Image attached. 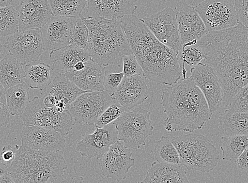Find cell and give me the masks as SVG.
Masks as SVG:
<instances>
[{"label": "cell", "instance_id": "1", "mask_svg": "<svg viewBox=\"0 0 248 183\" xmlns=\"http://www.w3.org/2000/svg\"><path fill=\"white\" fill-rule=\"evenodd\" d=\"M204 60L213 67L221 82L227 106L248 84V29L242 23L209 33L198 42Z\"/></svg>", "mask_w": 248, "mask_h": 183}, {"label": "cell", "instance_id": "2", "mask_svg": "<svg viewBox=\"0 0 248 183\" xmlns=\"http://www.w3.org/2000/svg\"><path fill=\"white\" fill-rule=\"evenodd\" d=\"M119 20L145 79L158 85L170 86L182 78L179 55L161 43L142 19L132 15Z\"/></svg>", "mask_w": 248, "mask_h": 183}, {"label": "cell", "instance_id": "3", "mask_svg": "<svg viewBox=\"0 0 248 183\" xmlns=\"http://www.w3.org/2000/svg\"><path fill=\"white\" fill-rule=\"evenodd\" d=\"M160 103L167 115L164 127L169 132L192 133L202 129L212 116L203 94L190 77L165 88Z\"/></svg>", "mask_w": 248, "mask_h": 183}, {"label": "cell", "instance_id": "4", "mask_svg": "<svg viewBox=\"0 0 248 183\" xmlns=\"http://www.w3.org/2000/svg\"><path fill=\"white\" fill-rule=\"evenodd\" d=\"M67 168L63 150H37L22 143L8 172L16 183H61Z\"/></svg>", "mask_w": 248, "mask_h": 183}, {"label": "cell", "instance_id": "5", "mask_svg": "<svg viewBox=\"0 0 248 183\" xmlns=\"http://www.w3.org/2000/svg\"><path fill=\"white\" fill-rule=\"evenodd\" d=\"M79 17L89 31L88 51L91 61L104 67L109 65L121 67L124 57L133 54L119 19Z\"/></svg>", "mask_w": 248, "mask_h": 183}, {"label": "cell", "instance_id": "6", "mask_svg": "<svg viewBox=\"0 0 248 183\" xmlns=\"http://www.w3.org/2000/svg\"><path fill=\"white\" fill-rule=\"evenodd\" d=\"M171 141L178 152L182 165L187 171L210 173L219 161V152L204 135H181Z\"/></svg>", "mask_w": 248, "mask_h": 183}, {"label": "cell", "instance_id": "7", "mask_svg": "<svg viewBox=\"0 0 248 183\" xmlns=\"http://www.w3.org/2000/svg\"><path fill=\"white\" fill-rule=\"evenodd\" d=\"M151 112L142 108L126 112L114 121L119 140L127 149L135 150L146 145V140L154 131Z\"/></svg>", "mask_w": 248, "mask_h": 183}, {"label": "cell", "instance_id": "8", "mask_svg": "<svg viewBox=\"0 0 248 183\" xmlns=\"http://www.w3.org/2000/svg\"><path fill=\"white\" fill-rule=\"evenodd\" d=\"M23 126H35L58 132L66 136L72 131L74 118L68 110L57 114L54 108L46 107L42 99L35 97L21 116Z\"/></svg>", "mask_w": 248, "mask_h": 183}, {"label": "cell", "instance_id": "9", "mask_svg": "<svg viewBox=\"0 0 248 183\" xmlns=\"http://www.w3.org/2000/svg\"><path fill=\"white\" fill-rule=\"evenodd\" d=\"M194 8L204 23L207 33L237 26L240 22L233 0H204Z\"/></svg>", "mask_w": 248, "mask_h": 183}, {"label": "cell", "instance_id": "10", "mask_svg": "<svg viewBox=\"0 0 248 183\" xmlns=\"http://www.w3.org/2000/svg\"><path fill=\"white\" fill-rule=\"evenodd\" d=\"M190 72V78L203 94L213 116L224 105L223 88L215 68L203 60Z\"/></svg>", "mask_w": 248, "mask_h": 183}, {"label": "cell", "instance_id": "11", "mask_svg": "<svg viewBox=\"0 0 248 183\" xmlns=\"http://www.w3.org/2000/svg\"><path fill=\"white\" fill-rule=\"evenodd\" d=\"M147 28L163 44L178 55L182 49L176 12L167 7L142 19Z\"/></svg>", "mask_w": 248, "mask_h": 183}, {"label": "cell", "instance_id": "12", "mask_svg": "<svg viewBox=\"0 0 248 183\" xmlns=\"http://www.w3.org/2000/svg\"><path fill=\"white\" fill-rule=\"evenodd\" d=\"M3 47L22 66L37 62L45 51L40 29L17 32L8 38Z\"/></svg>", "mask_w": 248, "mask_h": 183}, {"label": "cell", "instance_id": "13", "mask_svg": "<svg viewBox=\"0 0 248 183\" xmlns=\"http://www.w3.org/2000/svg\"><path fill=\"white\" fill-rule=\"evenodd\" d=\"M112 101L113 97L105 91L86 92L77 98L68 110L75 121L94 127Z\"/></svg>", "mask_w": 248, "mask_h": 183}, {"label": "cell", "instance_id": "14", "mask_svg": "<svg viewBox=\"0 0 248 183\" xmlns=\"http://www.w3.org/2000/svg\"><path fill=\"white\" fill-rule=\"evenodd\" d=\"M132 153L121 141L112 145L108 151L100 159V166L106 179L121 182L127 178L130 168L135 164Z\"/></svg>", "mask_w": 248, "mask_h": 183}, {"label": "cell", "instance_id": "15", "mask_svg": "<svg viewBox=\"0 0 248 183\" xmlns=\"http://www.w3.org/2000/svg\"><path fill=\"white\" fill-rule=\"evenodd\" d=\"M95 128L93 133L82 135V139L76 145V151L82 157L100 159L119 140L114 122L102 128Z\"/></svg>", "mask_w": 248, "mask_h": 183}, {"label": "cell", "instance_id": "16", "mask_svg": "<svg viewBox=\"0 0 248 183\" xmlns=\"http://www.w3.org/2000/svg\"><path fill=\"white\" fill-rule=\"evenodd\" d=\"M78 19L53 15L40 29L45 51L55 50L69 45Z\"/></svg>", "mask_w": 248, "mask_h": 183}, {"label": "cell", "instance_id": "17", "mask_svg": "<svg viewBox=\"0 0 248 183\" xmlns=\"http://www.w3.org/2000/svg\"><path fill=\"white\" fill-rule=\"evenodd\" d=\"M21 137L22 143L37 150L57 151L62 150L66 146L64 135L38 126H23Z\"/></svg>", "mask_w": 248, "mask_h": 183}, {"label": "cell", "instance_id": "18", "mask_svg": "<svg viewBox=\"0 0 248 183\" xmlns=\"http://www.w3.org/2000/svg\"><path fill=\"white\" fill-rule=\"evenodd\" d=\"M16 10L19 32L41 29L53 16L48 0H24Z\"/></svg>", "mask_w": 248, "mask_h": 183}, {"label": "cell", "instance_id": "19", "mask_svg": "<svg viewBox=\"0 0 248 183\" xmlns=\"http://www.w3.org/2000/svg\"><path fill=\"white\" fill-rule=\"evenodd\" d=\"M149 95L144 76L137 75L124 76L113 98L129 110L143 103Z\"/></svg>", "mask_w": 248, "mask_h": 183}, {"label": "cell", "instance_id": "20", "mask_svg": "<svg viewBox=\"0 0 248 183\" xmlns=\"http://www.w3.org/2000/svg\"><path fill=\"white\" fill-rule=\"evenodd\" d=\"M176 14L182 46L197 44L207 34L204 23L194 7L185 3Z\"/></svg>", "mask_w": 248, "mask_h": 183}, {"label": "cell", "instance_id": "21", "mask_svg": "<svg viewBox=\"0 0 248 183\" xmlns=\"http://www.w3.org/2000/svg\"><path fill=\"white\" fill-rule=\"evenodd\" d=\"M139 0H87L88 18L103 17L119 19L127 15H134Z\"/></svg>", "mask_w": 248, "mask_h": 183}, {"label": "cell", "instance_id": "22", "mask_svg": "<svg viewBox=\"0 0 248 183\" xmlns=\"http://www.w3.org/2000/svg\"><path fill=\"white\" fill-rule=\"evenodd\" d=\"M44 95L54 97L56 103L54 108L57 114L68 110L69 105L81 94V90L71 82L64 74L59 72L51 83L43 90Z\"/></svg>", "mask_w": 248, "mask_h": 183}, {"label": "cell", "instance_id": "23", "mask_svg": "<svg viewBox=\"0 0 248 183\" xmlns=\"http://www.w3.org/2000/svg\"><path fill=\"white\" fill-rule=\"evenodd\" d=\"M85 63L84 69L64 73L65 76L79 89L85 92L104 91L103 79L105 67L92 61Z\"/></svg>", "mask_w": 248, "mask_h": 183}, {"label": "cell", "instance_id": "24", "mask_svg": "<svg viewBox=\"0 0 248 183\" xmlns=\"http://www.w3.org/2000/svg\"><path fill=\"white\" fill-rule=\"evenodd\" d=\"M182 165L153 163L147 170L144 183H190Z\"/></svg>", "mask_w": 248, "mask_h": 183}, {"label": "cell", "instance_id": "25", "mask_svg": "<svg viewBox=\"0 0 248 183\" xmlns=\"http://www.w3.org/2000/svg\"><path fill=\"white\" fill-rule=\"evenodd\" d=\"M52 69L62 72L72 71L75 65L79 62L91 61L89 52L72 45L52 50L50 53Z\"/></svg>", "mask_w": 248, "mask_h": 183}, {"label": "cell", "instance_id": "26", "mask_svg": "<svg viewBox=\"0 0 248 183\" xmlns=\"http://www.w3.org/2000/svg\"><path fill=\"white\" fill-rule=\"evenodd\" d=\"M218 131L222 137L243 135L248 137V112L224 111L218 119Z\"/></svg>", "mask_w": 248, "mask_h": 183}, {"label": "cell", "instance_id": "27", "mask_svg": "<svg viewBox=\"0 0 248 183\" xmlns=\"http://www.w3.org/2000/svg\"><path fill=\"white\" fill-rule=\"evenodd\" d=\"M25 78L22 65L10 53L0 61V84L5 89L23 83Z\"/></svg>", "mask_w": 248, "mask_h": 183}, {"label": "cell", "instance_id": "28", "mask_svg": "<svg viewBox=\"0 0 248 183\" xmlns=\"http://www.w3.org/2000/svg\"><path fill=\"white\" fill-rule=\"evenodd\" d=\"M26 73L25 82L32 89L43 91L52 81L49 65L44 62L36 65L26 64L23 67Z\"/></svg>", "mask_w": 248, "mask_h": 183}, {"label": "cell", "instance_id": "29", "mask_svg": "<svg viewBox=\"0 0 248 183\" xmlns=\"http://www.w3.org/2000/svg\"><path fill=\"white\" fill-rule=\"evenodd\" d=\"M30 88L24 82L6 89V99L11 115L21 116L24 113L31 102L29 94Z\"/></svg>", "mask_w": 248, "mask_h": 183}, {"label": "cell", "instance_id": "30", "mask_svg": "<svg viewBox=\"0 0 248 183\" xmlns=\"http://www.w3.org/2000/svg\"><path fill=\"white\" fill-rule=\"evenodd\" d=\"M221 144L223 160L237 164L239 157L248 147V137L243 135L222 137Z\"/></svg>", "mask_w": 248, "mask_h": 183}, {"label": "cell", "instance_id": "31", "mask_svg": "<svg viewBox=\"0 0 248 183\" xmlns=\"http://www.w3.org/2000/svg\"><path fill=\"white\" fill-rule=\"evenodd\" d=\"M53 15L79 17L87 0H48Z\"/></svg>", "mask_w": 248, "mask_h": 183}, {"label": "cell", "instance_id": "32", "mask_svg": "<svg viewBox=\"0 0 248 183\" xmlns=\"http://www.w3.org/2000/svg\"><path fill=\"white\" fill-rule=\"evenodd\" d=\"M154 153L158 163L182 165L178 151L171 140L166 136H162L155 144Z\"/></svg>", "mask_w": 248, "mask_h": 183}, {"label": "cell", "instance_id": "33", "mask_svg": "<svg viewBox=\"0 0 248 183\" xmlns=\"http://www.w3.org/2000/svg\"><path fill=\"white\" fill-rule=\"evenodd\" d=\"M19 32V15L13 6L0 8V38Z\"/></svg>", "mask_w": 248, "mask_h": 183}, {"label": "cell", "instance_id": "34", "mask_svg": "<svg viewBox=\"0 0 248 183\" xmlns=\"http://www.w3.org/2000/svg\"><path fill=\"white\" fill-rule=\"evenodd\" d=\"M180 54L179 60L185 67H193L205 59L204 52L197 44L183 46Z\"/></svg>", "mask_w": 248, "mask_h": 183}, {"label": "cell", "instance_id": "35", "mask_svg": "<svg viewBox=\"0 0 248 183\" xmlns=\"http://www.w3.org/2000/svg\"><path fill=\"white\" fill-rule=\"evenodd\" d=\"M127 111L116 100L113 98V101L98 118L94 127L104 128L115 121Z\"/></svg>", "mask_w": 248, "mask_h": 183}, {"label": "cell", "instance_id": "36", "mask_svg": "<svg viewBox=\"0 0 248 183\" xmlns=\"http://www.w3.org/2000/svg\"><path fill=\"white\" fill-rule=\"evenodd\" d=\"M89 42V31L84 21L79 17L70 37V45L88 51Z\"/></svg>", "mask_w": 248, "mask_h": 183}, {"label": "cell", "instance_id": "37", "mask_svg": "<svg viewBox=\"0 0 248 183\" xmlns=\"http://www.w3.org/2000/svg\"><path fill=\"white\" fill-rule=\"evenodd\" d=\"M226 110L248 112V84L236 94Z\"/></svg>", "mask_w": 248, "mask_h": 183}, {"label": "cell", "instance_id": "38", "mask_svg": "<svg viewBox=\"0 0 248 183\" xmlns=\"http://www.w3.org/2000/svg\"><path fill=\"white\" fill-rule=\"evenodd\" d=\"M123 73H113L109 71L105 72L103 85L105 91L113 97L119 88L124 78Z\"/></svg>", "mask_w": 248, "mask_h": 183}, {"label": "cell", "instance_id": "39", "mask_svg": "<svg viewBox=\"0 0 248 183\" xmlns=\"http://www.w3.org/2000/svg\"><path fill=\"white\" fill-rule=\"evenodd\" d=\"M123 64V73L124 76L143 75V70L134 54L124 57Z\"/></svg>", "mask_w": 248, "mask_h": 183}, {"label": "cell", "instance_id": "40", "mask_svg": "<svg viewBox=\"0 0 248 183\" xmlns=\"http://www.w3.org/2000/svg\"><path fill=\"white\" fill-rule=\"evenodd\" d=\"M10 116L6 99V89L0 84V128L7 125L10 121Z\"/></svg>", "mask_w": 248, "mask_h": 183}, {"label": "cell", "instance_id": "41", "mask_svg": "<svg viewBox=\"0 0 248 183\" xmlns=\"http://www.w3.org/2000/svg\"><path fill=\"white\" fill-rule=\"evenodd\" d=\"M239 22L248 29V0H233Z\"/></svg>", "mask_w": 248, "mask_h": 183}, {"label": "cell", "instance_id": "42", "mask_svg": "<svg viewBox=\"0 0 248 183\" xmlns=\"http://www.w3.org/2000/svg\"><path fill=\"white\" fill-rule=\"evenodd\" d=\"M19 147V146L17 145H16L15 148L11 145L5 146L0 154V162L7 165L9 167L12 163L14 162L16 152Z\"/></svg>", "mask_w": 248, "mask_h": 183}, {"label": "cell", "instance_id": "43", "mask_svg": "<svg viewBox=\"0 0 248 183\" xmlns=\"http://www.w3.org/2000/svg\"><path fill=\"white\" fill-rule=\"evenodd\" d=\"M237 164L242 170L248 171V147L239 157Z\"/></svg>", "mask_w": 248, "mask_h": 183}, {"label": "cell", "instance_id": "44", "mask_svg": "<svg viewBox=\"0 0 248 183\" xmlns=\"http://www.w3.org/2000/svg\"><path fill=\"white\" fill-rule=\"evenodd\" d=\"M61 183H84V178L80 176H73L63 180Z\"/></svg>", "mask_w": 248, "mask_h": 183}, {"label": "cell", "instance_id": "45", "mask_svg": "<svg viewBox=\"0 0 248 183\" xmlns=\"http://www.w3.org/2000/svg\"><path fill=\"white\" fill-rule=\"evenodd\" d=\"M0 183H16L13 177L8 172L0 176Z\"/></svg>", "mask_w": 248, "mask_h": 183}, {"label": "cell", "instance_id": "46", "mask_svg": "<svg viewBox=\"0 0 248 183\" xmlns=\"http://www.w3.org/2000/svg\"><path fill=\"white\" fill-rule=\"evenodd\" d=\"M8 172V166L0 162V176Z\"/></svg>", "mask_w": 248, "mask_h": 183}, {"label": "cell", "instance_id": "47", "mask_svg": "<svg viewBox=\"0 0 248 183\" xmlns=\"http://www.w3.org/2000/svg\"><path fill=\"white\" fill-rule=\"evenodd\" d=\"M85 67V63L84 62H79L75 65L74 70H76V71H79V70L84 69Z\"/></svg>", "mask_w": 248, "mask_h": 183}, {"label": "cell", "instance_id": "48", "mask_svg": "<svg viewBox=\"0 0 248 183\" xmlns=\"http://www.w3.org/2000/svg\"><path fill=\"white\" fill-rule=\"evenodd\" d=\"M12 1H13V0H0V8L10 5Z\"/></svg>", "mask_w": 248, "mask_h": 183}, {"label": "cell", "instance_id": "49", "mask_svg": "<svg viewBox=\"0 0 248 183\" xmlns=\"http://www.w3.org/2000/svg\"><path fill=\"white\" fill-rule=\"evenodd\" d=\"M3 45H2L1 43H0V54H1L2 51H3Z\"/></svg>", "mask_w": 248, "mask_h": 183}, {"label": "cell", "instance_id": "50", "mask_svg": "<svg viewBox=\"0 0 248 183\" xmlns=\"http://www.w3.org/2000/svg\"><path fill=\"white\" fill-rule=\"evenodd\" d=\"M138 183H144L143 182H138Z\"/></svg>", "mask_w": 248, "mask_h": 183}]
</instances>
